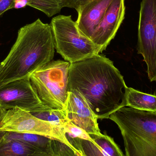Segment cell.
Masks as SVG:
<instances>
[{
    "instance_id": "d6986e66",
    "label": "cell",
    "mask_w": 156,
    "mask_h": 156,
    "mask_svg": "<svg viewBox=\"0 0 156 156\" xmlns=\"http://www.w3.org/2000/svg\"><path fill=\"white\" fill-rule=\"evenodd\" d=\"M49 147L53 156H75L73 149L58 140L51 139Z\"/></svg>"
},
{
    "instance_id": "4fadbf2b",
    "label": "cell",
    "mask_w": 156,
    "mask_h": 156,
    "mask_svg": "<svg viewBox=\"0 0 156 156\" xmlns=\"http://www.w3.org/2000/svg\"><path fill=\"white\" fill-rule=\"evenodd\" d=\"M37 149L20 141L4 137L0 143V156H30Z\"/></svg>"
},
{
    "instance_id": "52a82bcc",
    "label": "cell",
    "mask_w": 156,
    "mask_h": 156,
    "mask_svg": "<svg viewBox=\"0 0 156 156\" xmlns=\"http://www.w3.org/2000/svg\"><path fill=\"white\" fill-rule=\"evenodd\" d=\"M0 131L34 134L58 140L69 147L77 154L62 127L37 118L31 113L18 108L0 109Z\"/></svg>"
},
{
    "instance_id": "2e32d148",
    "label": "cell",
    "mask_w": 156,
    "mask_h": 156,
    "mask_svg": "<svg viewBox=\"0 0 156 156\" xmlns=\"http://www.w3.org/2000/svg\"><path fill=\"white\" fill-rule=\"evenodd\" d=\"M31 113L40 120L49 122L61 127L69 121L67 117L66 111L51 109L48 111L35 112Z\"/></svg>"
},
{
    "instance_id": "e0dca14e",
    "label": "cell",
    "mask_w": 156,
    "mask_h": 156,
    "mask_svg": "<svg viewBox=\"0 0 156 156\" xmlns=\"http://www.w3.org/2000/svg\"><path fill=\"white\" fill-rule=\"evenodd\" d=\"M94 141L109 156H124L114 140L107 135H90Z\"/></svg>"
},
{
    "instance_id": "9c48e42d",
    "label": "cell",
    "mask_w": 156,
    "mask_h": 156,
    "mask_svg": "<svg viewBox=\"0 0 156 156\" xmlns=\"http://www.w3.org/2000/svg\"><path fill=\"white\" fill-rule=\"evenodd\" d=\"M15 108L30 113L51 109L39 99L31 84L30 77L0 86V109L7 110Z\"/></svg>"
},
{
    "instance_id": "8fae6325",
    "label": "cell",
    "mask_w": 156,
    "mask_h": 156,
    "mask_svg": "<svg viewBox=\"0 0 156 156\" xmlns=\"http://www.w3.org/2000/svg\"><path fill=\"white\" fill-rule=\"evenodd\" d=\"M126 106L138 110L156 112V95L147 94L127 87Z\"/></svg>"
},
{
    "instance_id": "7a4b0ae2",
    "label": "cell",
    "mask_w": 156,
    "mask_h": 156,
    "mask_svg": "<svg viewBox=\"0 0 156 156\" xmlns=\"http://www.w3.org/2000/svg\"><path fill=\"white\" fill-rule=\"evenodd\" d=\"M55 49L50 24L38 18L20 28L15 43L0 64V86L30 77L53 60Z\"/></svg>"
},
{
    "instance_id": "ffe728a7",
    "label": "cell",
    "mask_w": 156,
    "mask_h": 156,
    "mask_svg": "<svg viewBox=\"0 0 156 156\" xmlns=\"http://www.w3.org/2000/svg\"><path fill=\"white\" fill-rule=\"evenodd\" d=\"M91 1V0H62L64 7L73 8L76 9V11Z\"/></svg>"
},
{
    "instance_id": "ba28073f",
    "label": "cell",
    "mask_w": 156,
    "mask_h": 156,
    "mask_svg": "<svg viewBox=\"0 0 156 156\" xmlns=\"http://www.w3.org/2000/svg\"><path fill=\"white\" fill-rule=\"evenodd\" d=\"M138 54L143 55L150 81H156V0H142L138 24Z\"/></svg>"
},
{
    "instance_id": "ac0fdd59",
    "label": "cell",
    "mask_w": 156,
    "mask_h": 156,
    "mask_svg": "<svg viewBox=\"0 0 156 156\" xmlns=\"http://www.w3.org/2000/svg\"><path fill=\"white\" fill-rule=\"evenodd\" d=\"M61 127L66 135L70 138L87 140L95 144L93 139L89 133L70 121L66 122Z\"/></svg>"
},
{
    "instance_id": "603a6c76",
    "label": "cell",
    "mask_w": 156,
    "mask_h": 156,
    "mask_svg": "<svg viewBox=\"0 0 156 156\" xmlns=\"http://www.w3.org/2000/svg\"><path fill=\"white\" fill-rule=\"evenodd\" d=\"M5 133H6V132H3V131H0V143L4 137Z\"/></svg>"
},
{
    "instance_id": "7c38bea8",
    "label": "cell",
    "mask_w": 156,
    "mask_h": 156,
    "mask_svg": "<svg viewBox=\"0 0 156 156\" xmlns=\"http://www.w3.org/2000/svg\"><path fill=\"white\" fill-rule=\"evenodd\" d=\"M27 5L43 12L49 17L59 13L64 7L62 0H16L15 8Z\"/></svg>"
},
{
    "instance_id": "44dd1931",
    "label": "cell",
    "mask_w": 156,
    "mask_h": 156,
    "mask_svg": "<svg viewBox=\"0 0 156 156\" xmlns=\"http://www.w3.org/2000/svg\"><path fill=\"white\" fill-rule=\"evenodd\" d=\"M16 0H0V17L5 12L15 8Z\"/></svg>"
},
{
    "instance_id": "30bf717a",
    "label": "cell",
    "mask_w": 156,
    "mask_h": 156,
    "mask_svg": "<svg viewBox=\"0 0 156 156\" xmlns=\"http://www.w3.org/2000/svg\"><path fill=\"white\" fill-rule=\"evenodd\" d=\"M66 112L69 121L89 134H102L97 122V116L90 108L84 97L76 90H68Z\"/></svg>"
},
{
    "instance_id": "5bb4252c",
    "label": "cell",
    "mask_w": 156,
    "mask_h": 156,
    "mask_svg": "<svg viewBox=\"0 0 156 156\" xmlns=\"http://www.w3.org/2000/svg\"><path fill=\"white\" fill-rule=\"evenodd\" d=\"M4 138L20 141L37 149L46 148L51 140L48 137L39 135L14 132H6Z\"/></svg>"
},
{
    "instance_id": "5b68a950",
    "label": "cell",
    "mask_w": 156,
    "mask_h": 156,
    "mask_svg": "<svg viewBox=\"0 0 156 156\" xmlns=\"http://www.w3.org/2000/svg\"><path fill=\"white\" fill-rule=\"evenodd\" d=\"M70 63L52 60L30 76V81L41 101L54 110L66 111Z\"/></svg>"
},
{
    "instance_id": "7402d4cb",
    "label": "cell",
    "mask_w": 156,
    "mask_h": 156,
    "mask_svg": "<svg viewBox=\"0 0 156 156\" xmlns=\"http://www.w3.org/2000/svg\"><path fill=\"white\" fill-rule=\"evenodd\" d=\"M50 143V142H49ZM30 156H53L49 148V144L46 148L37 150Z\"/></svg>"
},
{
    "instance_id": "9a60e30c",
    "label": "cell",
    "mask_w": 156,
    "mask_h": 156,
    "mask_svg": "<svg viewBox=\"0 0 156 156\" xmlns=\"http://www.w3.org/2000/svg\"><path fill=\"white\" fill-rule=\"evenodd\" d=\"M67 137L74 147L80 151L82 156H109L96 143L68 136Z\"/></svg>"
},
{
    "instance_id": "8992f818",
    "label": "cell",
    "mask_w": 156,
    "mask_h": 156,
    "mask_svg": "<svg viewBox=\"0 0 156 156\" xmlns=\"http://www.w3.org/2000/svg\"><path fill=\"white\" fill-rule=\"evenodd\" d=\"M58 53L70 64L93 57L101 53V48L82 34L71 15H58L50 24Z\"/></svg>"
},
{
    "instance_id": "6da1fadb",
    "label": "cell",
    "mask_w": 156,
    "mask_h": 156,
    "mask_svg": "<svg viewBox=\"0 0 156 156\" xmlns=\"http://www.w3.org/2000/svg\"><path fill=\"white\" fill-rule=\"evenodd\" d=\"M127 88L119 70L105 56L70 64L69 90H78L98 119H108L111 114L126 106Z\"/></svg>"
},
{
    "instance_id": "cb8c5ba5",
    "label": "cell",
    "mask_w": 156,
    "mask_h": 156,
    "mask_svg": "<svg viewBox=\"0 0 156 156\" xmlns=\"http://www.w3.org/2000/svg\"><path fill=\"white\" fill-rule=\"evenodd\" d=\"M75 156H82L81 154H75Z\"/></svg>"
},
{
    "instance_id": "277c9868",
    "label": "cell",
    "mask_w": 156,
    "mask_h": 156,
    "mask_svg": "<svg viewBox=\"0 0 156 156\" xmlns=\"http://www.w3.org/2000/svg\"><path fill=\"white\" fill-rule=\"evenodd\" d=\"M108 119L121 131L126 156H156V112L124 106Z\"/></svg>"
},
{
    "instance_id": "3957f363",
    "label": "cell",
    "mask_w": 156,
    "mask_h": 156,
    "mask_svg": "<svg viewBox=\"0 0 156 156\" xmlns=\"http://www.w3.org/2000/svg\"><path fill=\"white\" fill-rule=\"evenodd\" d=\"M80 33L105 50L114 38L125 14V0H91L76 10Z\"/></svg>"
}]
</instances>
